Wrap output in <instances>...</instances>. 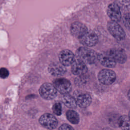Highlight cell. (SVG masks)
I'll return each instance as SVG.
<instances>
[{
  "label": "cell",
  "mask_w": 130,
  "mask_h": 130,
  "mask_svg": "<svg viewBox=\"0 0 130 130\" xmlns=\"http://www.w3.org/2000/svg\"><path fill=\"white\" fill-rule=\"evenodd\" d=\"M119 4L122 8H129V0H118Z\"/></svg>",
  "instance_id": "23"
},
{
  "label": "cell",
  "mask_w": 130,
  "mask_h": 130,
  "mask_svg": "<svg viewBox=\"0 0 130 130\" xmlns=\"http://www.w3.org/2000/svg\"><path fill=\"white\" fill-rule=\"evenodd\" d=\"M107 14L111 20L116 22L120 21L121 13L118 5L115 3L110 4L107 9Z\"/></svg>",
  "instance_id": "10"
},
{
  "label": "cell",
  "mask_w": 130,
  "mask_h": 130,
  "mask_svg": "<svg viewBox=\"0 0 130 130\" xmlns=\"http://www.w3.org/2000/svg\"><path fill=\"white\" fill-rule=\"evenodd\" d=\"M107 52L116 62L124 63L127 60L126 54L123 49L112 48Z\"/></svg>",
  "instance_id": "11"
},
{
  "label": "cell",
  "mask_w": 130,
  "mask_h": 130,
  "mask_svg": "<svg viewBox=\"0 0 130 130\" xmlns=\"http://www.w3.org/2000/svg\"><path fill=\"white\" fill-rule=\"evenodd\" d=\"M58 129H59V130H71V129L73 130V129H74V128L71 125H70L68 124L64 123V124H62L58 128Z\"/></svg>",
  "instance_id": "24"
},
{
  "label": "cell",
  "mask_w": 130,
  "mask_h": 130,
  "mask_svg": "<svg viewBox=\"0 0 130 130\" xmlns=\"http://www.w3.org/2000/svg\"><path fill=\"white\" fill-rule=\"evenodd\" d=\"M129 91L128 90V93H127V95H128V100H129Z\"/></svg>",
  "instance_id": "25"
},
{
  "label": "cell",
  "mask_w": 130,
  "mask_h": 130,
  "mask_svg": "<svg viewBox=\"0 0 130 130\" xmlns=\"http://www.w3.org/2000/svg\"><path fill=\"white\" fill-rule=\"evenodd\" d=\"M39 92L41 96L46 100H51L57 95V90L53 84L44 83L40 87Z\"/></svg>",
  "instance_id": "3"
},
{
  "label": "cell",
  "mask_w": 130,
  "mask_h": 130,
  "mask_svg": "<svg viewBox=\"0 0 130 130\" xmlns=\"http://www.w3.org/2000/svg\"><path fill=\"white\" fill-rule=\"evenodd\" d=\"M123 21L125 26L127 29H129V12H127L124 15L123 18Z\"/></svg>",
  "instance_id": "22"
},
{
  "label": "cell",
  "mask_w": 130,
  "mask_h": 130,
  "mask_svg": "<svg viewBox=\"0 0 130 130\" xmlns=\"http://www.w3.org/2000/svg\"><path fill=\"white\" fill-rule=\"evenodd\" d=\"M48 71L52 76L60 77L66 74L67 69L66 66L60 62H53L49 65Z\"/></svg>",
  "instance_id": "12"
},
{
  "label": "cell",
  "mask_w": 130,
  "mask_h": 130,
  "mask_svg": "<svg viewBox=\"0 0 130 130\" xmlns=\"http://www.w3.org/2000/svg\"><path fill=\"white\" fill-rule=\"evenodd\" d=\"M98 78L102 84L105 85H110L115 82L116 75L113 71L105 69L99 72Z\"/></svg>",
  "instance_id": "4"
},
{
  "label": "cell",
  "mask_w": 130,
  "mask_h": 130,
  "mask_svg": "<svg viewBox=\"0 0 130 130\" xmlns=\"http://www.w3.org/2000/svg\"><path fill=\"white\" fill-rule=\"evenodd\" d=\"M98 60L102 65L109 68H113L116 64V62L107 52H101L98 54Z\"/></svg>",
  "instance_id": "15"
},
{
  "label": "cell",
  "mask_w": 130,
  "mask_h": 130,
  "mask_svg": "<svg viewBox=\"0 0 130 130\" xmlns=\"http://www.w3.org/2000/svg\"><path fill=\"white\" fill-rule=\"evenodd\" d=\"M9 75V72L7 69L5 68H0V78L5 79Z\"/></svg>",
  "instance_id": "21"
},
{
  "label": "cell",
  "mask_w": 130,
  "mask_h": 130,
  "mask_svg": "<svg viewBox=\"0 0 130 130\" xmlns=\"http://www.w3.org/2000/svg\"><path fill=\"white\" fill-rule=\"evenodd\" d=\"M53 85L57 91L63 94L70 93L72 88L70 81L64 78L56 79L53 82Z\"/></svg>",
  "instance_id": "7"
},
{
  "label": "cell",
  "mask_w": 130,
  "mask_h": 130,
  "mask_svg": "<svg viewBox=\"0 0 130 130\" xmlns=\"http://www.w3.org/2000/svg\"><path fill=\"white\" fill-rule=\"evenodd\" d=\"M77 105L80 108H85L88 107L92 102V98L88 92L81 91H75L74 96Z\"/></svg>",
  "instance_id": "5"
},
{
  "label": "cell",
  "mask_w": 130,
  "mask_h": 130,
  "mask_svg": "<svg viewBox=\"0 0 130 130\" xmlns=\"http://www.w3.org/2000/svg\"><path fill=\"white\" fill-rule=\"evenodd\" d=\"M59 62L66 67L71 65L75 59L74 53L69 49H64L61 51L58 55Z\"/></svg>",
  "instance_id": "14"
},
{
  "label": "cell",
  "mask_w": 130,
  "mask_h": 130,
  "mask_svg": "<svg viewBox=\"0 0 130 130\" xmlns=\"http://www.w3.org/2000/svg\"><path fill=\"white\" fill-rule=\"evenodd\" d=\"M88 30L87 27L83 23L80 22L73 23L70 27L71 34L75 37L79 39L82 37Z\"/></svg>",
  "instance_id": "13"
},
{
  "label": "cell",
  "mask_w": 130,
  "mask_h": 130,
  "mask_svg": "<svg viewBox=\"0 0 130 130\" xmlns=\"http://www.w3.org/2000/svg\"><path fill=\"white\" fill-rule=\"evenodd\" d=\"M39 121L42 126L49 129H55L58 125L57 119L54 115L50 113H45L41 115Z\"/></svg>",
  "instance_id": "6"
},
{
  "label": "cell",
  "mask_w": 130,
  "mask_h": 130,
  "mask_svg": "<svg viewBox=\"0 0 130 130\" xmlns=\"http://www.w3.org/2000/svg\"><path fill=\"white\" fill-rule=\"evenodd\" d=\"M80 43L86 47H93L98 42V37L95 32L92 30L87 31L79 39Z\"/></svg>",
  "instance_id": "8"
},
{
  "label": "cell",
  "mask_w": 130,
  "mask_h": 130,
  "mask_svg": "<svg viewBox=\"0 0 130 130\" xmlns=\"http://www.w3.org/2000/svg\"><path fill=\"white\" fill-rule=\"evenodd\" d=\"M88 68L86 63L78 58H75L71 64V72L75 75H81L87 73Z\"/></svg>",
  "instance_id": "9"
},
{
  "label": "cell",
  "mask_w": 130,
  "mask_h": 130,
  "mask_svg": "<svg viewBox=\"0 0 130 130\" xmlns=\"http://www.w3.org/2000/svg\"><path fill=\"white\" fill-rule=\"evenodd\" d=\"M77 58L80 59L84 63L92 64L96 62L98 60L96 52L87 47H80L76 52Z\"/></svg>",
  "instance_id": "1"
},
{
  "label": "cell",
  "mask_w": 130,
  "mask_h": 130,
  "mask_svg": "<svg viewBox=\"0 0 130 130\" xmlns=\"http://www.w3.org/2000/svg\"><path fill=\"white\" fill-rule=\"evenodd\" d=\"M62 102L68 108L72 109H75L77 107V103L74 96L69 93L64 94L61 98Z\"/></svg>",
  "instance_id": "16"
},
{
  "label": "cell",
  "mask_w": 130,
  "mask_h": 130,
  "mask_svg": "<svg viewBox=\"0 0 130 130\" xmlns=\"http://www.w3.org/2000/svg\"><path fill=\"white\" fill-rule=\"evenodd\" d=\"M107 29L110 34L117 40L122 41L125 38L124 30L117 22L112 20L108 21Z\"/></svg>",
  "instance_id": "2"
},
{
  "label": "cell",
  "mask_w": 130,
  "mask_h": 130,
  "mask_svg": "<svg viewBox=\"0 0 130 130\" xmlns=\"http://www.w3.org/2000/svg\"><path fill=\"white\" fill-rule=\"evenodd\" d=\"M118 126L122 129H129V117L127 115H123L120 116L117 121Z\"/></svg>",
  "instance_id": "18"
},
{
  "label": "cell",
  "mask_w": 130,
  "mask_h": 130,
  "mask_svg": "<svg viewBox=\"0 0 130 130\" xmlns=\"http://www.w3.org/2000/svg\"><path fill=\"white\" fill-rule=\"evenodd\" d=\"M66 116L68 120L72 124H77L79 122V115L73 110H69L66 113Z\"/></svg>",
  "instance_id": "17"
},
{
  "label": "cell",
  "mask_w": 130,
  "mask_h": 130,
  "mask_svg": "<svg viewBox=\"0 0 130 130\" xmlns=\"http://www.w3.org/2000/svg\"><path fill=\"white\" fill-rule=\"evenodd\" d=\"M52 111L54 114L57 116H60L61 114V105L60 103H56L52 106Z\"/></svg>",
  "instance_id": "20"
},
{
  "label": "cell",
  "mask_w": 130,
  "mask_h": 130,
  "mask_svg": "<svg viewBox=\"0 0 130 130\" xmlns=\"http://www.w3.org/2000/svg\"><path fill=\"white\" fill-rule=\"evenodd\" d=\"M87 78V77L86 76V74L78 75V76L75 79V83L77 85H82L86 83Z\"/></svg>",
  "instance_id": "19"
}]
</instances>
